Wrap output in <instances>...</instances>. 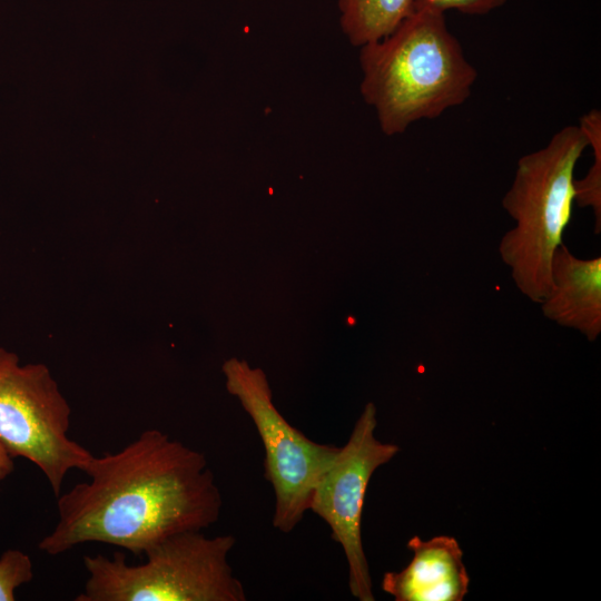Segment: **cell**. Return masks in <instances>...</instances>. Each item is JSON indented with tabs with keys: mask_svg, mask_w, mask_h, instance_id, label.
<instances>
[{
	"mask_svg": "<svg viewBox=\"0 0 601 601\" xmlns=\"http://www.w3.org/2000/svg\"><path fill=\"white\" fill-rule=\"evenodd\" d=\"M83 472L88 482L57 496L58 522L38 543L49 555L90 542L144 555L220 516L223 497L205 454L156 428L116 453L93 455Z\"/></svg>",
	"mask_w": 601,
	"mask_h": 601,
	"instance_id": "6da1fadb",
	"label": "cell"
},
{
	"mask_svg": "<svg viewBox=\"0 0 601 601\" xmlns=\"http://www.w3.org/2000/svg\"><path fill=\"white\" fill-rule=\"evenodd\" d=\"M361 95L387 135L462 105L476 80L445 14L415 10L391 35L361 47Z\"/></svg>",
	"mask_w": 601,
	"mask_h": 601,
	"instance_id": "7a4b0ae2",
	"label": "cell"
},
{
	"mask_svg": "<svg viewBox=\"0 0 601 601\" xmlns=\"http://www.w3.org/2000/svg\"><path fill=\"white\" fill-rule=\"evenodd\" d=\"M588 138L580 126H566L542 148L522 156L502 199L515 225L499 243V254L514 285L539 304L550 288L551 263L572 218L574 170Z\"/></svg>",
	"mask_w": 601,
	"mask_h": 601,
	"instance_id": "3957f363",
	"label": "cell"
},
{
	"mask_svg": "<svg viewBox=\"0 0 601 601\" xmlns=\"http://www.w3.org/2000/svg\"><path fill=\"white\" fill-rule=\"evenodd\" d=\"M231 534L208 538L186 531L166 538L145 552L146 562L85 555L88 579L76 601H246L228 556Z\"/></svg>",
	"mask_w": 601,
	"mask_h": 601,
	"instance_id": "277c9868",
	"label": "cell"
},
{
	"mask_svg": "<svg viewBox=\"0 0 601 601\" xmlns=\"http://www.w3.org/2000/svg\"><path fill=\"white\" fill-rule=\"evenodd\" d=\"M70 415L47 365L20 364L0 347V440L11 457H24L45 474L56 497L69 471L83 472L93 456L69 437Z\"/></svg>",
	"mask_w": 601,
	"mask_h": 601,
	"instance_id": "5b68a950",
	"label": "cell"
},
{
	"mask_svg": "<svg viewBox=\"0 0 601 601\" xmlns=\"http://www.w3.org/2000/svg\"><path fill=\"white\" fill-rule=\"evenodd\" d=\"M223 373L228 393L250 416L264 446V477L275 495L273 525L289 533L309 511L316 483L339 446L316 443L290 425L274 405L260 368L233 357Z\"/></svg>",
	"mask_w": 601,
	"mask_h": 601,
	"instance_id": "8992f818",
	"label": "cell"
},
{
	"mask_svg": "<svg viewBox=\"0 0 601 601\" xmlns=\"http://www.w3.org/2000/svg\"><path fill=\"white\" fill-rule=\"evenodd\" d=\"M376 407L370 402L356 421L346 444L318 479L309 510L331 528L348 564V587L359 601H374L372 579L362 541V515L373 473L388 463L400 447L375 437Z\"/></svg>",
	"mask_w": 601,
	"mask_h": 601,
	"instance_id": "52a82bcc",
	"label": "cell"
},
{
	"mask_svg": "<svg viewBox=\"0 0 601 601\" xmlns=\"http://www.w3.org/2000/svg\"><path fill=\"white\" fill-rule=\"evenodd\" d=\"M413 559L398 572H386L382 589L396 601H462L470 578L457 541L437 535L423 541L417 535L407 542Z\"/></svg>",
	"mask_w": 601,
	"mask_h": 601,
	"instance_id": "ba28073f",
	"label": "cell"
},
{
	"mask_svg": "<svg viewBox=\"0 0 601 601\" xmlns=\"http://www.w3.org/2000/svg\"><path fill=\"white\" fill-rule=\"evenodd\" d=\"M543 315L588 341L601 334V257L579 258L562 244L554 253Z\"/></svg>",
	"mask_w": 601,
	"mask_h": 601,
	"instance_id": "9c48e42d",
	"label": "cell"
},
{
	"mask_svg": "<svg viewBox=\"0 0 601 601\" xmlns=\"http://www.w3.org/2000/svg\"><path fill=\"white\" fill-rule=\"evenodd\" d=\"M339 24L354 46L391 35L415 10V0H338Z\"/></svg>",
	"mask_w": 601,
	"mask_h": 601,
	"instance_id": "30bf717a",
	"label": "cell"
},
{
	"mask_svg": "<svg viewBox=\"0 0 601 601\" xmlns=\"http://www.w3.org/2000/svg\"><path fill=\"white\" fill-rule=\"evenodd\" d=\"M581 129L585 134L593 151V164L587 175L574 180V203L580 207H591L594 214V233L601 231V112L593 109L580 119Z\"/></svg>",
	"mask_w": 601,
	"mask_h": 601,
	"instance_id": "8fae6325",
	"label": "cell"
},
{
	"mask_svg": "<svg viewBox=\"0 0 601 601\" xmlns=\"http://www.w3.org/2000/svg\"><path fill=\"white\" fill-rule=\"evenodd\" d=\"M33 579V564L20 550H7L0 556V601L16 600V590Z\"/></svg>",
	"mask_w": 601,
	"mask_h": 601,
	"instance_id": "7c38bea8",
	"label": "cell"
},
{
	"mask_svg": "<svg viewBox=\"0 0 601 601\" xmlns=\"http://www.w3.org/2000/svg\"><path fill=\"white\" fill-rule=\"evenodd\" d=\"M506 1L508 0H415V10H431L444 14L449 10H456L465 14H485L501 7Z\"/></svg>",
	"mask_w": 601,
	"mask_h": 601,
	"instance_id": "4fadbf2b",
	"label": "cell"
},
{
	"mask_svg": "<svg viewBox=\"0 0 601 601\" xmlns=\"http://www.w3.org/2000/svg\"><path fill=\"white\" fill-rule=\"evenodd\" d=\"M14 470L13 457L8 453L7 449L0 440V481H3Z\"/></svg>",
	"mask_w": 601,
	"mask_h": 601,
	"instance_id": "5bb4252c",
	"label": "cell"
}]
</instances>
